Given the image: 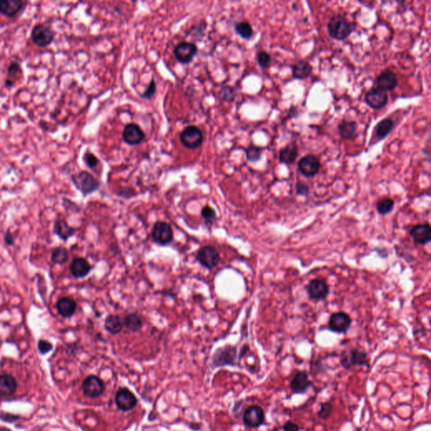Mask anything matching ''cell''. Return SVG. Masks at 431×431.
<instances>
[{"label":"cell","instance_id":"1","mask_svg":"<svg viewBox=\"0 0 431 431\" xmlns=\"http://www.w3.org/2000/svg\"><path fill=\"white\" fill-rule=\"evenodd\" d=\"M328 35L336 40H345L356 30V25L343 15H333L327 25Z\"/></svg>","mask_w":431,"mask_h":431},{"label":"cell","instance_id":"2","mask_svg":"<svg viewBox=\"0 0 431 431\" xmlns=\"http://www.w3.org/2000/svg\"><path fill=\"white\" fill-rule=\"evenodd\" d=\"M76 189L85 197L88 195L93 194L98 190L101 186V183L98 179L88 171H80L78 174H73L71 176Z\"/></svg>","mask_w":431,"mask_h":431},{"label":"cell","instance_id":"3","mask_svg":"<svg viewBox=\"0 0 431 431\" xmlns=\"http://www.w3.org/2000/svg\"><path fill=\"white\" fill-rule=\"evenodd\" d=\"M30 36L33 44L38 47H47L54 40L55 31L49 25L39 23L33 26Z\"/></svg>","mask_w":431,"mask_h":431},{"label":"cell","instance_id":"4","mask_svg":"<svg viewBox=\"0 0 431 431\" xmlns=\"http://www.w3.org/2000/svg\"><path fill=\"white\" fill-rule=\"evenodd\" d=\"M152 240L157 245L166 246L174 240V231L168 222L159 221L155 222L152 229Z\"/></svg>","mask_w":431,"mask_h":431},{"label":"cell","instance_id":"5","mask_svg":"<svg viewBox=\"0 0 431 431\" xmlns=\"http://www.w3.org/2000/svg\"><path fill=\"white\" fill-rule=\"evenodd\" d=\"M197 260L203 267L212 270L217 267L220 262L218 250L213 246L207 245L201 248L197 254Z\"/></svg>","mask_w":431,"mask_h":431},{"label":"cell","instance_id":"6","mask_svg":"<svg viewBox=\"0 0 431 431\" xmlns=\"http://www.w3.org/2000/svg\"><path fill=\"white\" fill-rule=\"evenodd\" d=\"M180 141L185 148L189 149H197L202 146L204 141V136L201 129L196 126H188L183 130L180 136Z\"/></svg>","mask_w":431,"mask_h":431},{"label":"cell","instance_id":"7","mask_svg":"<svg viewBox=\"0 0 431 431\" xmlns=\"http://www.w3.org/2000/svg\"><path fill=\"white\" fill-rule=\"evenodd\" d=\"M341 363L346 369H351L356 366H364L368 363V356L365 351L359 349H352L344 351L341 356Z\"/></svg>","mask_w":431,"mask_h":431},{"label":"cell","instance_id":"8","mask_svg":"<svg viewBox=\"0 0 431 431\" xmlns=\"http://www.w3.org/2000/svg\"><path fill=\"white\" fill-rule=\"evenodd\" d=\"M298 169L303 176L307 178L315 176L321 169V162L318 157L308 154L298 162Z\"/></svg>","mask_w":431,"mask_h":431},{"label":"cell","instance_id":"9","mask_svg":"<svg viewBox=\"0 0 431 431\" xmlns=\"http://www.w3.org/2000/svg\"><path fill=\"white\" fill-rule=\"evenodd\" d=\"M198 53V48L194 43L183 41L176 45L174 49V57L182 64L191 63Z\"/></svg>","mask_w":431,"mask_h":431},{"label":"cell","instance_id":"10","mask_svg":"<svg viewBox=\"0 0 431 431\" xmlns=\"http://www.w3.org/2000/svg\"><path fill=\"white\" fill-rule=\"evenodd\" d=\"M351 317L344 312L334 313L330 316L328 320V327L332 332L337 333H346L349 328H351Z\"/></svg>","mask_w":431,"mask_h":431},{"label":"cell","instance_id":"11","mask_svg":"<svg viewBox=\"0 0 431 431\" xmlns=\"http://www.w3.org/2000/svg\"><path fill=\"white\" fill-rule=\"evenodd\" d=\"M307 293L313 300H324L329 294V286L323 279H313L307 285Z\"/></svg>","mask_w":431,"mask_h":431},{"label":"cell","instance_id":"12","mask_svg":"<svg viewBox=\"0 0 431 431\" xmlns=\"http://www.w3.org/2000/svg\"><path fill=\"white\" fill-rule=\"evenodd\" d=\"M366 105L373 110H380L387 106L389 102V95L386 92L377 88H371L365 95Z\"/></svg>","mask_w":431,"mask_h":431},{"label":"cell","instance_id":"13","mask_svg":"<svg viewBox=\"0 0 431 431\" xmlns=\"http://www.w3.org/2000/svg\"><path fill=\"white\" fill-rule=\"evenodd\" d=\"M398 77L396 73L392 70L382 71L378 76H376L374 84L376 86V88L381 90L387 92V91H393L398 86Z\"/></svg>","mask_w":431,"mask_h":431},{"label":"cell","instance_id":"14","mask_svg":"<svg viewBox=\"0 0 431 431\" xmlns=\"http://www.w3.org/2000/svg\"><path fill=\"white\" fill-rule=\"evenodd\" d=\"M236 354H237V350L234 346H227L222 348L217 349L212 358L213 364L215 366L232 365L236 358Z\"/></svg>","mask_w":431,"mask_h":431},{"label":"cell","instance_id":"15","mask_svg":"<svg viewBox=\"0 0 431 431\" xmlns=\"http://www.w3.org/2000/svg\"><path fill=\"white\" fill-rule=\"evenodd\" d=\"M244 423L250 428H258L265 422V413L259 406H250L244 414Z\"/></svg>","mask_w":431,"mask_h":431},{"label":"cell","instance_id":"16","mask_svg":"<svg viewBox=\"0 0 431 431\" xmlns=\"http://www.w3.org/2000/svg\"><path fill=\"white\" fill-rule=\"evenodd\" d=\"M83 391L86 396L89 398H97L103 394L105 384L100 377L96 376H88L83 381Z\"/></svg>","mask_w":431,"mask_h":431},{"label":"cell","instance_id":"17","mask_svg":"<svg viewBox=\"0 0 431 431\" xmlns=\"http://www.w3.org/2000/svg\"><path fill=\"white\" fill-rule=\"evenodd\" d=\"M122 138L126 143L135 146L141 143L145 138V133L141 127L135 123H130L125 126L122 133Z\"/></svg>","mask_w":431,"mask_h":431},{"label":"cell","instance_id":"18","mask_svg":"<svg viewBox=\"0 0 431 431\" xmlns=\"http://www.w3.org/2000/svg\"><path fill=\"white\" fill-rule=\"evenodd\" d=\"M27 3L21 0H0V14L14 18L25 10Z\"/></svg>","mask_w":431,"mask_h":431},{"label":"cell","instance_id":"19","mask_svg":"<svg viewBox=\"0 0 431 431\" xmlns=\"http://www.w3.org/2000/svg\"><path fill=\"white\" fill-rule=\"evenodd\" d=\"M115 401L117 407L122 411L131 410L136 404V397L127 389H119L116 393Z\"/></svg>","mask_w":431,"mask_h":431},{"label":"cell","instance_id":"20","mask_svg":"<svg viewBox=\"0 0 431 431\" xmlns=\"http://www.w3.org/2000/svg\"><path fill=\"white\" fill-rule=\"evenodd\" d=\"M70 272L76 279H82L90 273L93 266L84 258L76 257L70 265Z\"/></svg>","mask_w":431,"mask_h":431},{"label":"cell","instance_id":"21","mask_svg":"<svg viewBox=\"0 0 431 431\" xmlns=\"http://www.w3.org/2000/svg\"><path fill=\"white\" fill-rule=\"evenodd\" d=\"M414 242L420 245H425L430 242L431 228L429 223L416 225L409 232Z\"/></svg>","mask_w":431,"mask_h":431},{"label":"cell","instance_id":"22","mask_svg":"<svg viewBox=\"0 0 431 431\" xmlns=\"http://www.w3.org/2000/svg\"><path fill=\"white\" fill-rule=\"evenodd\" d=\"M56 308L63 318H69L76 313L77 303L72 298L63 297L58 301Z\"/></svg>","mask_w":431,"mask_h":431},{"label":"cell","instance_id":"23","mask_svg":"<svg viewBox=\"0 0 431 431\" xmlns=\"http://www.w3.org/2000/svg\"><path fill=\"white\" fill-rule=\"evenodd\" d=\"M312 385V381L308 378L306 371H299L291 382V389L294 394H303L306 393Z\"/></svg>","mask_w":431,"mask_h":431},{"label":"cell","instance_id":"24","mask_svg":"<svg viewBox=\"0 0 431 431\" xmlns=\"http://www.w3.org/2000/svg\"><path fill=\"white\" fill-rule=\"evenodd\" d=\"M298 156V145L295 141L288 143L286 146L280 149L279 153V160L281 164H294L296 159Z\"/></svg>","mask_w":431,"mask_h":431},{"label":"cell","instance_id":"25","mask_svg":"<svg viewBox=\"0 0 431 431\" xmlns=\"http://www.w3.org/2000/svg\"><path fill=\"white\" fill-rule=\"evenodd\" d=\"M313 71V66L307 61H298V63L292 66L293 78L299 80H304L306 78H309Z\"/></svg>","mask_w":431,"mask_h":431},{"label":"cell","instance_id":"26","mask_svg":"<svg viewBox=\"0 0 431 431\" xmlns=\"http://www.w3.org/2000/svg\"><path fill=\"white\" fill-rule=\"evenodd\" d=\"M53 232L58 235L61 240L67 241L75 233V229L70 227L64 219H57L54 222Z\"/></svg>","mask_w":431,"mask_h":431},{"label":"cell","instance_id":"27","mask_svg":"<svg viewBox=\"0 0 431 431\" xmlns=\"http://www.w3.org/2000/svg\"><path fill=\"white\" fill-rule=\"evenodd\" d=\"M394 126H395V123H394L393 119L390 118V117L382 119L375 126L374 135L376 138H378V140H382L391 133L392 131L394 130Z\"/></svg>","mask_w":431,"mask_h":431},{"label":"cell","instance_id":"28","mask_svg":"<svg viewBox=\"0 0 431 431\" xmlns=\"http://www.w3.org/2000/svg\"><path fill=\"white\" fill-rule=\"evenodd\" d=\"M104 327L110 334L116 336L123 329V320L117 314H110L106 317Z\"/></svg>","mask_w":431,"mask_h":431},{"label":"cell","instance_id":"29","mask_svg":"<svg viewBox=\"0 0 431 431\" xmlns=\"http://www.w3.org/2000/svg\"><path fill=\"white\" fill-rule=\"evenodd\" d=\"M17 389V382L12 376L0 375V396H10Z\"/></svg>","mask_w":431,"mask_h":431},{"label":"cell","instance_id":"30","mask_svg":"<svg viewBox=\"0 0 431 431\" xmlns=\"http://www.w3.org/2000/svg\"><path fill=\"white\" fill-rule=\"evenodd\" d=\"M357 129L356 121L343 120L338 126L339 135L343 140H351L356 136Z\"/></svg>","mask_w":431,"mask_h":431},{"label":"cell","instance_id":"31","mask_svg":"<svg viewBox=\"0 0 431 431\" xmlns=\"http://www.w3.org/2000/svg\"><path fill=\"white\" fill-rule=\"evenodd\" d=\"M22 74V68L20 63L16 61H13L7 68V78L5 81V86L6 88H11L15 86L16 78Z\"/></svg>","mask_w":431,"mask_h":431},{"label":"cell","instance_id":"32","mask_svg":"<svg viewBox=\"0 0 431 431\" xmlns=\"http://www.w3.org/2000/svg\"><path fill=\"white\" fill-rule=\"evenodd\" d=\"M123 320L124 327H126L128 330L132 332H136L140 330L143 326V320L141 316L136 313H129Z\"/></svg>","mask_w":431,"mask_h":431},{"label":"cell","instance_id":"33","mask_svg":"<svg viewBox=\"0 0 431 431\" xmlns=\"http://www.w3.org/2000/svg\"><path fill=\"white\" fill-rule=\"evenodd\" d=\"M235 31L240 37L245 40H250L254 35V30L252 25L247 21H241L237 22L234 25Z\"/></svg>","mask_w":431,"mask_h":431},{"label":"cell","instance_id":"34","mask_svg":"<svg viewBox=\"0 0 431 431\" xmlns=\"http://www.w3.org/2000/svg\"><path fill=\"white\" fill-rule=\"evenodd\" d=\"M69 255H68V251L66 248L59 247L53 249L52 251V261L55 265H64L68 260Z\"/></svg>","mask_w":431,"mask_h":431},{"label":"cell","instance_id":"35","mask_svg":"<svg viewBox=\"0 0 431 431\" xmlns=\"http://www.w3.org/2000/svg\"><path fill=\"white\" fill-rule=\"evenodd\" d=\"M202 217L204 220L205 224L207 227H212L217 218V214L214 208L210 207L209 205H206L202 209L201 212Z\"/></svg>","mask_w":431,"mask_h":431},{"label":"cell","instance_id":"36","mask_svg":"<svg viewBox=\"0 0 431 431\" xmlns=\"http://www.w3.org/2000/svg\"><path fill=\"white\" fill-rule=\"evenodd\" d=\"M264 149H265L264 148L256 146L255 144H250V146L245 149L246 159H247L248 161L251 162V163H256V162L260 160Z\"/></svg>","mask_w":431,"mask_h":431},{"label":"cell","instance_id":"37","mask_svg":"<svg viewBox=\"0 0 431 431\" xmlns=\"http://www.w3.org/2000/svg\"><path fill=\"white\" fill-rule=\"evenodd\" d=\"M394 201L389 197H384L376 203V211L379 214L387 215L394 210Z\"/></svg>","mask_w":431,"mask_h":431},{"label":"cell","instance_id":"38","mask_svg":"<svg viewBox=\"0 0 431 431\" xmlns=\"http://www.w3.org/2000/svg\"><path fill=\"white\" fill-rule=\"evenodd\" d=\"M256 60H257L258 64H259L260 68H264V69H267L271 65L272 58H271L270 53H268L265 51H260V52H258L257 53Z\"/></svg>","mask_w":431,"mask_h":431},{"label":"cell","instance_id":"39","mask_svg":"<svg viewBox=\"0 0 431 431\" xmlns=\"http://www.w3.org/2000/svg\"><path fill=\"white\" fill-rule=\"evenodd\" d=\"M83 160L86 166L88 167V169H94L96 167L98 166L100 164V160L98 158L92 154L90 152H85L83 155Z\"/></svg>","mask_w":431,"mask_h":431},{"label":"cell","instance_id":"40","mask_svg":"<svg viewBox=\"0 0 431 431\" xmlns=\"http://www.w3.org/2000/svg\"><path fill=\"white\" fill-rule=\"evenodd\" d=\"M220 98L227 102H232L235 99L234 89L230 86H225L219 92Z\"/></svg>","mask_w":431,"mask_h":431},{"label":"cell","instance_id":"41","mask_svg":"<svg viewBox=\"0 0 431 431\" xmlns=\"http://www.w3.org/2000/svg\"><path fill=\"white\" fill-rule=\"evenodd\" d=\"M332 409H333V407H332V404L330 403H324V404H321V409L318 414V417L322 419H328L332 413Z\"/></svg>","mask_w":431,"mask_h":431},{"label":"cell","instance_id":"42","mask_svg":"<svg viewBox=\"0 0 431 431\" xmlns=\"http://www.w3.org/2000/svg\"><path fill=\"white\" fill-rule=\"evenodd\" d=\"M155 93H156V83L154 79H152L146 90L140 94V97L142 99H146V100H150L154 97Z\"/></svg>","mask_w":431,"mask_h":431},{"label":"cell","instance_id":"43","mask_svg":"<svg viewBox=\"0 0 431 431\" xmlns=\"http://www.w3.org/2000/svg\"><path fill=\"white\" fill-rule=\"evenodd\" d=\"M53 346L49 341H45V340H40L38 341V350L40 351L41 355H45L50 352L53 350Z\"/></svg>","mask_w":431,"mask_h":431},{"label":"cell","instance_id":"44","mask_svg":"<svg viewBox=\"0 0 431 431\" xmlns=\"http://www.w3.org/2000/svg\"><path fill=\"white\" fill-rule=\"evenodd\" d=\"M296 192L299 196H308L309 193V186L305 182L299 180L296 184Z\"/></svg>","mask_w":431,"mask_h":431},{"label":"cell","instance_id":"45","mask_svg":"<svg viewBox=\"0 0 431 431\" xmlns=\"http://www.w3.org/2000/svg\"><path fill=\"white\" fill-rule=\"evenodd\" d=\"M284 431H299V427L298 424H294L293 422L288 421L285 423L283 427Z\"/></svg>","mask_w":431,"mask_h":431},{"label":"cell","instance_id":"46","mask_svg":"<svg viewBox=\"0 0 431 431\" xmlns=\"http://www.w3.org/2000/svg\"><path fill=\"white\" fill-rule=\"evenodd\" d=\"M5 241L6 243V245H12L14 244V241H15V237H14V235L10 232V231H8L5 235Z\"/></svg>","mask_w":431,"mask_h":431}]
</instances>
